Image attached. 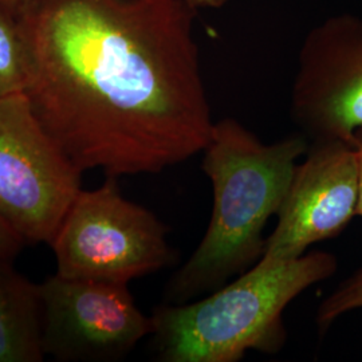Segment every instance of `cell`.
<instances>
[{
  "label": "cell",
  "mask_w": 362,
  "mask_h": 362,
  "mask_svg": "<svg viewBox=\"0 0 362 362\" xmlns=\"http://www.w3.org/2000/svg\"><path fill=\"white\" fill-rule=\"evenodd\" d=\"M353 148L357 158L358 169V203H357V216L362 218V127L354 132Z\"/></svg>",
  "instance_id": "4fadbf2b"
},
{
  "label": "cell",
  "mask_w": 362,
  "mask_h": 362,
  "mask_svg": "<svg viewBox=\"0 0 362 362\" xmlns=\"http://www.w3.org/2000/svg\"><path fill=\"white\" fill-rule=\"evenodd\" d=\"M81 176L25 93L0 98V215L26 243H52L82 189Z\"/></svg>",
  "instance_id": "5b68a950"
},
{
  "label": "cell",
  "mask_w": 362,
  "mask_h": 362,
  "mask_svg": "<svg viewBox=\"0 0 362 362\" xmlns=\"http://www.w3.org/2000/svg\"><path fill=\"white\" fill-rule=\"evenodd\" d=\"M361 308L362 269H360L321 302L317 310V326L320 333H325L339 317Z\"/></svg>",
  "instance_id": "8fae6325"
},
{
  "label": "cell",
  "mask_w": 362,
  "mask_h": 362,
  "mask_svg": "<svg viewBox=\"0 0 362 362\" xmlns=\"http://www.w3.org/2000/svg\"><path fill=\"white\" fill-rule=\"evenodd\" d=\"M0 259V362L45 360L38 285Z\"/></svg>",
  "instance_id": "9c48e42d"
},
{
  "label": "cell",
  "mask_w": 362,
  "mask_h": 362,
  "mask_svg": "<svg viewBox=\"0 0 362 362\" xmlns=\"http://www.w3.org/2000/svg\"><path fill=\"white\" fill-rule=\"evenodd\" d=\"M27 52L15 13L0 7V98L25 93Z\"/></svg>",
  "instance_id": "30bf717a"
},
{
  "label": "cell",
  "mask_w": 362,
  "mask_h": 362,
  "mask_svg": "<svg viewBox=\"0 0 362 362\" xmlns=\"http://www.w3.org/2000/svg\"><path fill=\"white\" fill-rule=\"evenodd\" d=\"M194 16L185 0L25 1V94L82 173L156 175L207 146Z\"/></svg>",
  "instance_id": "6da1fadb"
},
{
  "label": "cell",
  "mask_w": 362,
  "mask_h": 362,
  "mask_svg": "<svg viewBox=\"0 0 362 362\" xmlns=\"http://www.w3.org/2000/svg\"><path fill=\"white\" fill-rule=\"evenodd\" d=\"M337 267L336 257L324 251L290 260L260 258L200 300L165 302L151 315L156 356L163 362H238L248 350L278 353L287 338L286 308Z\"/></svg>",
  "instance_id": "3957f363"
},
{
  "label": "cell",
  "mask_w": 362,
  "mask_h": 362,
  "mask_svg": "<svg viewBox=\"0 0 362 362\" xmlns=\"http://www.w3.org/2000/svg\"><path fill=\"white\" fill-rule=\"evenodd\" d=\"M290 113L309 143L353 145L354 132L362 127V16H332L306 35Z\"/></svg>",
  "instance_id": "52a82bcc"
},
{
  "label": "cell",
  "mask_w": 362,
  "mask_h": 362,
  "mask_svg": "<svg viewBox=\"0 0 362 362\" xmlns=\"http://www.w3.org/2000/svg\"><path fill=\"white\" fill-rule=\"evenodd\" d=\"M117 180L106 176L101 187L81 189L67 209L50 243L57 275L128 285L175 260L168 227L128 200Z\"/></svg>",
  "instance_id": "277c9868"
},
{
  "label": "cell",
  "mask_w": 362,
  "mask_h": 362,
  "mask_svg": "<svg viewBox=\"0 0 362 362\" xmlns=\"http://www.w3.org/2000/svg\"><path fill=\"white\" fill-rule=\"evenodd\" d=\"M26 0H0V7L11 11V13H19V10L22 8V6L25 4Z\"/></svg>",
  "instance_id": "9a60e30c"
},
{
  "label": "cell",
  "mask_w": 362,
  "mask_h": 362,
  "mask_svg": "<svg viewBox=\"0 0 362 362\" xmlns=\"http://www.w3.org/2000/svg\"><path fill=\"white\" fill-rule=\"evenodd\" d=\"M358 169L353 145L342 141L309 143L297 165L276 226L262 259H297L309 247L336 238L357 216Z\"/></svg>",
  "instance_id": "ba28073f"
},
{
  "label": "cell",
  "mask_w": 362,
  "mask_h": 362,
  "mask_svg": "<svg viewBox=\"0 0 362 362\" xmlns=\"http://www.w3.org/2000/svg\"><path fill=\"white\" fill-rule=\"evenodd\" d=\"M38 290L42 349L57 361H117L152 334L127 284L55 274Z\"/></svg>",
  "instance_id": "8992f818"
},
{
  "label": "cell",
  "mask_w": 362,
  "mask_h": 362,
  "mask_svg": "<svg viewBox=\"0 0 362 362\" xmlns=\"http://www.w3.org/2000/svg\"><path fill=\"white\" fill-rule=\"evenodd\" d=\"M26 242L0 215V259L11 260L16 258Z\"/></svg>",
  "instance_id": "7c38bea8"
},
{
  "label": "cell",
  "mask_w": 362,
  "mask_h": 362,
  "mask_svg": "<svg viewBox=\"0 0 362 362\" xmlns=\"http://www.w3.org/2000/svg\"><path fill=\"white\" fill-rule=\"evenodd\" d=\"M185 1L191 7H194L196 11L200 8H219L226 3H228V0H185Z\"/></svg>",
  "instance_id": "5bb4252c"
},
{
  "label": "cell",
  "mask_w": 362,
  "mask_h": 362,
  "mask_svg": "<svg viewBox=\"0 0 362 362\" xmlns=\"http://www.w3.org/2000/svg\"><path fill=\"white\" fill-rule=\"evenodd\" d=\"M308 149L300 133L264 144L230 117L214 124L202 152V169L214 191L211 220L199 246L170 279L167 303L212 293L262 258L266 224L278 214Z\"/></svg>",
  "instance_id": "7a4b0ae2"
}]
</instances>
